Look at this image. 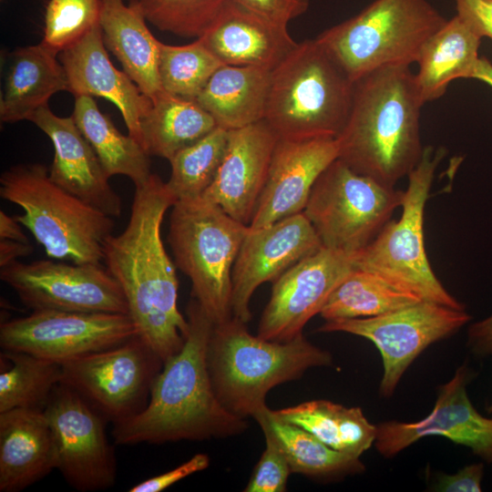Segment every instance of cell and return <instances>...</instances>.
I'll return each instance as SVG.
<instances>
[{"label":"cell","instance_id":"74e56055","mask_svg":"<svg viewBox=\"0 0 492 492\" xmlns=\"http://www.w3.org/2000/svg\"><path fill=\"white\" fill-rule=\"evenodd\" d=\"M100 0H48L41 44L58 55L99 23Z\"/></svg>","mask_w":492,"mask_h":492},{"label":"cell","instance_id":"d6986e66","mask_svg":"<svg viewBox=\"0 0 492 492\" xmlns=\"http://www.w3.org/2000/svg\"><path fill=\"white\" fill-rule=\"evenodd\" d=\"M335 138H279L251 229H259L303 210L322 172L338 158Z\"/></svg>","mask_w":492,"mask_h":492},{"label":"cell","instance_id":"9c48e42d","mask_svg":"<svg viewBox=\"0 0 492 492\" xmlns=\"http://www.w3.org/2000/svg\"><path fill=\"white\" fill-rule=\"evenodd\" d=\"M445 153L442 148L425 147L419 163L407 176L400 219L390 220L366 247L356 252L354 264L421 301L465 309L437 279L425 247V208Z\"/></svg>","mask_w":492,"mask_h":492},{"label":"cell","instance_id":"7c38bea8","mask_svg":"<svg viewBox=\"0 0 492 492\" xmlns=\"http://www.w3.org/2000/svg\"><path fill=\"white\" fill-rule=\"evenodd\" d=\"M469 320L465 309L421 301L378 316L325 321L317 331L343 332L371 341L383 360L379 393L388 397L426 347L455 333Z\"/></svg>","mask_w":492,"mask_h":492},{"label":"cell","instance_id":"ac0fdd59","mask_svg":"<svg viewBox=\"0 0 492 492\" xmlns=\"http://www.w3.org/2000/svg\"><path fill=\"white\" fill-rule=\"evenodd\" d=\"M471 377L469 369L460 366L453 378L439 387L433 410L424 419L376 425L374 446L378 452L392 457L421 438L439 436L469 447L492 463V418L481 415L472 405L466 394Z\"/></svg>","mask_w":492,"mask_h":492},{"label":"cell","instance_id":"44dd1931","mask_svg":"<svg viewBox=\"0 0 492 492\" xmlns=\"http://www.w3.org/2000/svg\"><path fill=\"white\" fill-rule=\"evenodd\" d=\"M28 121L42 130L53 144L50 179L108 216L118 218L123 210L121 198L110 186L95 150L73 117H58L47 105L37 109Z\"/></svg>","mask_w":492,"mask_h":492},{"label":"cell","instance_id":"cb8c5ba5","mask_svg":"<svg viewBox=\"0 0 492 492\" xmlns=\"http://www.w3.org/2000/svg\"><path fill=\"white\" fill-rule=\"evenodd\" d=\"M53 469H56V446L44 411L0 413V491H22Z\"/></svg>","mask_w":492,"mask_h":492},{"label":"cell","instance_id":"7a4b0ae2","mask_svg":"<svg viewBox=\"0 0 492 492\" xmlns=\"http://www.w3.org/2000/svg\"><path fill=\"white\" fill-rule=\"evenodd\" d=\"M189 333L182 348L163 363L146 406L113 424L116 445L207 440L241 434L248 425L218 398L207 363L214 323L191 298L187 306Z\"/></svg>","mask_w":492,"mask_h":492},{"label":"cell","instance_id":"7bdbcfd3","mask_svg":"<svg viewBox=\"0 0 492 492\" xmlns=\"http://www.w3.org/2000/svg\"><path fill=\"white\" fill-rule=\"evenodd\" d=\"M484 467L482 464L466 466L455 474H441L435 490L444 492H479Z\"/></svg>","mask_w":492,"mask_h":492},{"label":"cell","instance_id":"ee69618b","mask_svg":"<svg viewBox=\"0 0 492 492\" xmlns=\"http://www.w3.org/2000/svg\"><path fill=\"white\" fill-rule=\"evenodd\" d=\"M467 344L476 354H492V315L469 327Z\"/></svg>","mask_w":492,"mask_h":492},{"label":"cell","instance_id":"8992f818","mask_svg":"<svg viewBox=\"0 0 492 492\" xmlns=\"http://www.w3.org/2000/svg\"><path fill=\"white\" fill-rule=\"evenodd\" d=\"M0 197L19 206L15 216L43 246L48 257L73 263H101L113 218L67 191L42 163H20L0 176Z\"/></svg>","mask_w":492,"mask_h":492},{"label":"cell","instance_id":"8d00e7d4","mask_svg":"<svg viewBox=\"0 0 492 492\" xmlns=\"http://www.w3.org/2000/svg\"><path fill=\"white\" fill-rule=\"evenodd\" d=\"M229 0H138L146 20L158 29L200 38Z\"/></svg>","mask_w":492,"mask_h":492},{"label":"cell","instance_id":"5bb4252c","mask_svg":"<svg viewBox=\"0 0 492 492\" xmlns=\"http://www.w3.org/2000/svg\"><path fill=\"white\" fill-rule=\"evenodd\" d=\"M126 313L32 311L0 324V346L63 364L138 335Z\"/></svg>","mask_w":492,"mask_h":492},{"label":"cell","instance_id":"ba28073f","mask_svg":"<svg viewBox=\"0 0 492 492\" xmlns=\"http://www.w3.org/2000/svg\"><path fill=\"white\" fill-rule=\"evenodd\" d=\"M168 242L191 294L214 323L231 316V272L249 226L202 197L171 207Z\"/></svg>","mask_w":492,"mask_h":492},{"label":"cell","instance_id":"f35d334b","mask_svg":"<svg viewBox=\"0 0 492 492\" xmlns=\"http://www.w3.org/2000/svg\"><path fill=\"white\" fill-rule=\"evenodd\" d=\"M265 436V449L256 464L245 492H283L288 478L292 474L291 466L277 443L266 428H261Z\"/></svg>","mask_w":492,"mask_h":492},{"label":"cell","instance_id":"60d3db41","mask_svg":"<svg viewBox=\"0 0 492 492\" xmlns=\"http://www.w3.org/2000/svg\"><path fill=\"white\" fill-rule=\"evenodd\" d=\"M249 10L270 20L288 25L304 14L310 0H233Z\"/></svg>","mask_w":492,"mask_h":492},{"label":"cell","instance_id":"8fae6325","mask_svg":"<svg viewBox=\"0 0 492 492\" xmlns=\"http://www.w3.org/2000/svg\"><path fill=\"white\" fill-rule=\"evenodd\" d=\"M162 360L139 336L62 364V383L107 421L128 419L147 405Z\"/></svg>","mask_w":492,"mask_h":492},{"label":"cell","instance_id":"d6a6232c","mask_svg":"<svg viewBox=\"0 0 492 492\" xmlns=\"http://www.w3.org/2000/svg\"><path fill=\"white\" fill-rule=\"evenodd\" d=\"M421 302L364 269H354L332 292L320 314L325 321L367 318Z\"/></svg>","mask_w":492,"mask_h":492},{"label":"cell","instance_id":"4fadbf2b","mask_svg":"<svg viewBox=\"0 0 492 492\" xmlns=\"http://www.w3.org/2000/svg\"><path fill=\"white\" fill-rule=\"evenodd\" d=\"M0 279L32 311L128 314L120 285L101 263L15 261L0 269Z\"/></svg>","mask_w":492,"mask_h":492},{"label":"cell","instance_id":"d4e9b609","mask_svg":"<svg viewBox=\"0 0 492 492\" xmlns=\"http://www.w3.org/2000/svg\"><path fill=\"white\" fill-rule=\"evenodd\" d=\"M138 0H100L103 42L123 71L152 99L162 89L159 75L160 41L147 26Z\"/></svg>","mask_w":492,"mask_h":492},{"label":"cell","instance_id":"484cf974","mask_svg":"<svg viewBox=\"0 0 492 492\" xmlns=\"http://www.w3.org/2000/svg\"><path fill=\"white\" fill-rule=\"evenodd\" d=\"M10 55L0 98L2 123L28 120L47 106L53 95L68 92L67 74L57 55L41 43L18 47Z\"/></svg>","mask_w":492,"mask_h":492},{"label":"cell","instance_id":"4316f807","mask_svg":"<svg viewBox=\"0 0 492 492\" xmlns=\"http://www.w3.org/2000/svg\"><path fill=\"white\" fill-rule=\"evenodd\" d=\"M481 40L456 15L432 35L420 52L415 74L425 104L441 97L452 81L474 77Z\"/></svg>","mask_w":492,"mask_h":492},{"label":"cell","instance_id":"836d02e7","mask_svg":"<svg viewBox=\"0 0 492 492\" xmlns=\"http://www.w3.org/2000/svg\"><path fill=\"white\" fill-rule=\"evenodd\" d=\"M10 363L0 373V413L13 409L44 411L62 383V364L24 352L2 350Z\"/></svg>","mask_w":492,"mask_h":492},{"label":"cell","instance_id":"f546056e","mask_svg":"<svg viewBox=\"0 0 492 492\" xmlns=\"http://www.w3.org/2000/svg\"><path fill=\"white\" fill-rule=\"evenodd\" d=\"M271 412L277 419L303 428L343 453L360 456L375 441L377 427L366 419L360 407L319 399Z\"/></svg>","mask_w":492,"mask_h":492},{"label":"cell","instance_id":"ffe728a7","mask_svg":"<svg viewBox=\"0 0 492 492\" xmlns=\"http://www.w3.org/2000/svg\"><path fill=\"white\" fill-rule=\"evenodd\" d=\"M279 136L264 119L229 130L222 163L201 197L249 226Z\"/></svg>","mask_w":492,"mask_h":492},{"label":"cell","instance_id":"e0dca14e","mask_svg":"<svg viewBox=\"0 0 492 492\" xmlns=\"http://www.w3.org/2000/svg\"><path fill=\"white\" fill-rule=\"evenodd\" d=\"M322 247L302 211L265 227H249L231 272V315L248 323L251 318L250 301L255 290L266 282H274Z\"/></svg>","mask_w":492,"mask_h":492},{"label":"cell","instance_id":"7dc6e473","mask_svg":"<svg viewBox=\"0 0 492 492\" xmlns=\"http://www.w3.org/2000/svg\"><path fill=\"white\" fill-rule=\"evenodd\" d=\"M473 79L479 80L492 88V63L485 56H480Z\"/></svg>","mask_w":492,"mask_h":492},{"label":"cell","instance_id":"4dcf8cb0","mask_svg":"<svg viewBox=\"0 0 492 492\" xmlns=\"http://www.w3.org/2000/svg\"><path fill=\"white\" fill-rule=\"evenodd\" d=\"M77 126L95 150L102 168L110 179L123 175L135 188L144 185L152 175L150 159L140 143L129 134H122L97 108L93 97H75L72 115Z\"/></svg>","mask_w":492,"mask_h":492},{"label":"cell","instance_id":"2e32d148","mask_svg":"<svg viewBox=\"0 0 492 492\" xmlns=\"http://www.w3.org/2000/svg\"><path fill=\"white\" fill-rule=\"evenodd\" d=\"M354 255L322 247L287 270L273 282L257 335L287 342L302 333L305 324L320 313L332 292L354 269Z\"/></svg>","mask_w":492,"mask_h":492},{"label":"cell","instance_id":"1f68e13d","mask_svg":"<svg viewBox=\"0 0 492 492\" xmlns=\"http://www.w3.org/2000/svg\"><path fill=\"white\" fill-rule=\"evenodd\" d=\"M255 420L276 439L292 473L333 478L364 471L360 456L331 448L303 428L277 419L269 407Z\"/></svg>","mask_w":492,"mask_h":492},{"label":"cell","instance_id":"e575fe53","mask_svg":"<svg viewBox=\"0 0 492 492\" xmlns=\"http://www.w3.org/2000/svg\"><path fill=\"white\" fill-rule=\"evenodd\" d=\"M229 130L216 127L169 160L170 176L166 185L177 200L200 198L214 181L224 159Z\"/></svg>","mask_w":492,"mask_h":492},{"label":"cell","instance_id":"b9f144b4","mask_svg":"<svg viewBox=\"0 0 492 492\" xmlns=\"http://www.w3.org/2000/svg\"><path fill=\"white\" fill-rule=\"evenodd\" d=\"M458 15L478 36L492 41V0H455Z\"/></svg>","mask_w":492,"mask_h":492},{"label":"cell","instance_id":"d590c367","mask_svg":"<svg viewBox=\"0 0 492 492\" xmlns=\"http://www.w3.org/2000/svg\"><path fill=\"white\" fill-rule=\"evenodd\" d=\"M223 64L200 39L183 46L160 42L159 75L164 91L195 100Z\"/></svg>","mask_w":492,"mask_h":492},{"label":"cell","instance_id":"52a82bcc","mask_svg":"<svg viewBox=\"0 0 492 492\" xmlns=\"http://www.w3.org/2000/svg\"><path fill=\"white\" fill-rule=\"evenodd\" d=\"M446 20L427 0H374L316 39L354 83L383 67L416 63Z\"/></svg>","mask_w":492,"mask_h":492},{"label":"cell","instance_id":"30bf717a","mask_svg":"<svg viewBox=\"0 0 492 492\" xmlns=\"http://www.w3.org/2000/svg\"><path fill=\"white\" fill-rule=\"evenodd\" d=\"M403 198V190L360 174L337 158L315 181L302 212L323 247L355 254L391 220Z\"/></svg>","mask_w":492,"mask_h":492},{"label":"cell","instance_id":"ab89813d","mask_svg":"<svg viewBox=\"0 0 492 492\" xmlns=\"http://www.w3.org/2000/svg\"><path fill=\"white\" fill-rule=\"evenodd\" d=\"M209 466V456L199 453L173 469L138 483L128 492H160L189 476L205 470Z\"/></svg>","mask_w":492,"mask_h":492},{"label":"cell","instance_id":"f6af8a7d","mask_svg":"<svg viewBox=\"0 0 492 492\" xmlns=\"http://www.w3.org/2000/svg\"><path fill=\"white\" fill-rule=\"evenodd\" d=\"M33 251L34 247L30 242L0 240V268L18 261L21 257L28 256Z\"/></svg>","mask_w":492,"mask_h":492},{"label":"cell","instance_id":"9a60e30c","mask_svg":"<svg viewBox=\"0 0 492 492\" xmlns=\"http://www.w3.org/2000/svg\"><path fill=\"white\" fill-rule=\"evenodd\" d=\"M44 413L54 436L56 469L65 480L81 492L111 487L117 462L103 415L64 383L54 390Z\"/></svg>","mask_w":492,"mask_h":492},{"label":"cell","instance_id":"c3c4849f","mask_svg":"<svg viewBox=\"0 0 492 492\" xmlns=\"http://www.w3.org/2000/svg\"><path fill=\"white\" fill-rule=\"evenodd\" d=\"M487 411H488L489 413H492V404H491V405L487 408Z\"/></svg>","mask_w":492,"mask_h":492},{"label":"cell","instance_id":"83f0119b","mask_svg":"<svg viewBox=\"0 0 492 492\" xmlns=\"http://www.w3.org/2000/svg\"><path fill=\"white\" fill-rule=\"evenodd\" d=\"M271 71L254 67L222 65L195 101L227 130L264 119Z\"/></svg>","mask_w":492,"mask_h":492},{"label":"cell","instance_id":"3957f363","mask_svg":"<svg viewBox=\"0 0 492 492\" xmlns=\"http://www.w3.org/2000/svg\"><path fill=\"white\" fill-rule=\"evenodd\" d=\"M424 105L408 66L383 67L358 79L349 117L336 138L338 159L354 171L395 187L422 158Z\"/></svg>","mask_w":492,"mask_h":492},{"label":"cell","instance_id":"277c9868","mask_svg":"<svg viewBox=\"0 0 492 492\" xmlns=\"http://www.w3.org/2000/svg\"><path fill=\"white\" fill-rule=\"evenodd\" d=\"M246 323L232 315L214 323L207 363L221 404L241 418L255 419L268 408L271 389L310 368L332 365L333 356L302 333L287 342L270 341L250 333Z\"/></svg>","mask_w":492,"mask_h":492},{"label":"cell","instance_id":"6da1fadb","mask_svg":"<svg viewBox=\"0 0 492 492\" xmlns=\"http://www.w3.org/2000/svg\"><path fill=\"white\" fill-rule=\"evenodd\" d=\"M176 201L166 182L152 173L135 188L123 231L103 244V261L122 289L138 335L163 363L182 348L190 329L178 309L176 265L161 238L164 215Z\"/></svg>","mask_w":492,"mask_h":492},{"label":"cell","instance_id":"5b68a950","mask_svg":"<svg viewBox=\"0 0 492 492\" xmlns=\"http://www.w3.org/2000/svg\"><path fill=\"white\" fill-rule=\"evenodd\" d=\"M354 83L314 39L296 46L271 71L264 120L279 138H337L352 107Z\"/></svg>","mask_w":492,"mask_h":492},{"label":"cell","instance_id":"603a6c76","mask_svg":"<svg viewBox=\"0 0 492 492\" xmlns=\"http://www.w3.org/2000/svg\"><path fill=\"white\" fill-rule=\"evenodd\" d=\"M287 26L229 0L209 30L198 39L223 65L272 71L298 44Z\"/></svg>","mask_w":492,"mask_h":492},{"label":"cell","instance_id":"f1b7e54d","mask_svg":"<svg viewBox=\"0 0 492 492\" xmlns=\"http://www.w3.org/2000/svg\"><path fill=\"white\" fill-rule=\"evenodd\" d=\"M217 127L195 100L161 90L140 120V144L149 156L170 160Z\"/></svg>","mask_w":492,"mask_h":492},{"label":"cell","instance_id":"7402d4cb","mask_svg":"<svg viewBox=\"0 0 492 492\" xmlns=\"http://www.w3.org/2000/svg\"><path fill=\"white\" fill-rule=\"evenodd\" d=\"M74 97L88 95L112 102L120 111L128 134L140 143V120L151 106L134 81L117 69L103 42L99 23L58 54ZM141 145V144H140Z\"/></svg>","mask_w":492,"mask_h":492},{"label":"cell","instance_id":"bcb514c9","mask_svg":"<svg viewBox=\"0 0 492 492\" xmlns=\"http://www.w3.org/2000/svg\"><path fill=\"white\" fill-rule=\"evenodd\" d=\"M0 240H12L28 243L29 240L20 223L3 210H0Z\"/></svg>","mask_w":492,"mask_h":492}]
</instances>
